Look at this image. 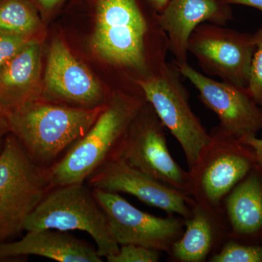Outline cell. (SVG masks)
Segmentation results:
<instances>
[{
    "label": "cell",
    "instance_id": "6da1fadb",
    "mask_svg": "<svg viewBox=\"0 0 262 262\" xmlns=\"http://www.w3.org/2000/svg\"><path fill=\"white\" fill-rule=\"evenodd\" d=\"M92 44L108 63L136 74L138 82L168 63L166 34L158 18H146L138 0H97Z\"/></svg>",
    "mask_w": 262,
    "mask_h": 262
},
{
    "label": "cell",
    "instance_id": "7a4b0ae2",
    "mask_svg": "<svg viewBox=\"0 0 262 262\" xmlns=\"http://www.w3.org/2000/svg\"><path fill=\"white\" fill-rule=\"evenodd\" d=\"M146 102L142 91L114 96L87 134L46 169L50 189L84 183L103 165L119 159L131 123Z\"/></svg>",
    "mask_w": 262,
    "mask_h": 262
},
{
    "label": "cell",
    "instance_id": "3957f363",
    "mask_svg": "<svg viewBox=\"0 0 262 262\" xmlns=\"http://www.w3.org/2000/svg\"><path fill=\"white\" fill-rule=\"evenodd\" d=\"M105 104L83 108L34 101L5 117L29 158L47 169L87 134Z\"/></svg>",
    "mask_w": 262,
    "mask_h": 262
},
{
    "label": "cell",
    "instance_id": "277c9868",
    "mask_svg": "<svg viewBox=\"0 0 262 262\" xmlns=\"http://www.w3.org/2000/svg\"><path fill=\"white\" fill-rule=\"evenodd\" d=\"M189 169L187 195L220 215L226 196L256 165L253 150L218 126Z\"/></svg>",
    "mask_w": 262,
    "mask_h": 262
},
{
    "label": "cell",
    "instance_id": "5b68a950",
    "mask_svg": "<svg viewBox=\"0 0 262 262\" xmlns=\"http://www.w3.org/2000/svg\"><path fill=\"white\" fill-rule=\"evenodd\" d=\"M44 229L86 232L94 239L101 257L116 254L120 249L92 188L84 183L48 191L24 225V230L27 231Z\"/></svg>",
    "mask_w": 262,
    "mask_h": 262
},
{
    "label": "cell",
    "instance_id": "8992f818",
    "mask_svg": "<svg viewBox=\"0 0 262 262\" xmlns=\"http://www.w3.org/2000/svg\"><path fill=\"white\" fill-rule=\"evenodd\" d=\"M49 190L46 169L29 158L14 136H8L0 151V244L24 230Z\"/></svg>",
    "mask_w": 262,
    "mask_h": 262
},
{
    "label": "cell",
    "instance_id": "52a82bcc",
    "mask_svg": "<svg viewBox=\"0 0 262 262\" xmlns=\"http://www.w3.org/2000/svg\"><path fill=\"white\" fill-rule=\"evenodd\" d=\"M175 65L167 63L137 84L160 121L182 146L188 168H192L210 139L209 132L189 104V94Z\"/></svg>",
    "mask_w": 262,
    "mask_h": 262
},
{
    "label": "cell",
    "instance_id": "ba28073f",
    "mask_svg": "<svg viewBox=\"0 0 262 262\" xmlns=\"http://www.w3.org/2000/svg\"><path fill=\"white\" fill-rule=\"evenodd\" d=\"M255 48L253 34L211 23L200 24L188 43V52L206 75L245 89Z\"/></svg>",
    "mask_w": 262,
    "mask_h": 262
},
{
    "label": "cell",
    "instance_id": "9c48e42d",
    "mask_svg": "<svg viewBox=\"0 0 262 262\" xmlns=\"http://www.w3.org/2000/svg\"><path fill=\"white\" fill-rule=\"evenodd\" d=\"M165 129L154 108L146 101L131 123L119 159L187 194L189 172L184 170L170 155Z\"/></svg>",
    "mask_w": 262,
    "mask_h": 262
},
{
    "label": "cell",
    "instance_id": "30bf717a",
    "mask_svg": "<svg viewBox=\"0 0 262 262\" xmlns=\"http://www.w3.org/2000/svg\"><path fill=\"white\" fill-rule=\"evenodd\" d=\"M92 189L120 246L138 245L168 255L174 243L184 232L185 221L178 215L155 216L132 206L119 193Z\"/></svg>",
    "mask_w": 262,
    "mask_h": 262
},
{
    "label": "cell",
    "instance_id": "8fae6325",
    "mask_svg": "<svg viewBox=\"0 0 262 262\" xmlns=\"http://www.w3.org/2000/svg\"><path fill=\"white\" fill-rule=\"evenodd\" d=\"M176 67L199 92L201 102L218 117L221 130L238 139L256 136L262 130V108L245 88L215 80L189 63Z\"/></svg>",
    "mask_w": 262,
    "mask_h": 262
},
{
    "label": "cell",
    "instance_id": "7c38bea8",
    "mask_svg": "<svg viewBox=\"0 0 262 262\" xmlns=\"http://www.w3.org/2000/svg\"><path fill=\"white\" fill-rule=\"evenodd\" d=\"M85 182L92 189L130 194L168 215H178L184 220L191 215L194 203L190 196L151 178L120 158L103 165Z\"/></svg>",
    "mask_w": 262,
    "mask_h": 262
},
{
    "label": "cell",
    "instance_id": "4fadbf2b",
    "mask_svg": "<svg viewBox=\"0 0 262 262\" xmlns=\"http://www.w3.org/2000/svg\"><path fill=\"white\" fill-rule=\"evenodd\" d=\"M233 20L230 5L222 0H169L158 14V23L166 34L173 64L188 63V43L194 29L203 23L225 26Z\"/></svg>",
    "mask_w": 262,
    "mask_h": 262
},
{
    "label": "cell",
    "instance_id": "5bb4252c",
    "mask_svg": "<svg viewBox=\"0 0 262 262\" xmlns=\"http://www.w3.org/2000/svg\"><path fill=\"white\" fill-rule=\"evenodd\" d=\"M227 239L262 242V167L256 164L226 196L220 210Z\"/></svg>",
    "mask_w": 262,
    "mask_h": 262
},
{
    "label": "cell",
    "instance_id": "9a60e30c",
    "mask_svg": "<svg viewBox=\"0 0 262 262\" xmlns=\"http://www.w3.org/2000/svg\"><path fill=\"white\" fill-rule=\"evenodd\" d=\"M45 79L48 91L55 97L86 108L103 106L101 84L59 39L52 44Z\"/></svg>",
    "mask_w": 262,
    "mask_h": 262
},
{
    "label": "cell",
    "instance_id": "2e32d148",
    "mask_svg": "<svg viewBox=\"0 0 262 262\" xmlns=\"http://www.w3.org/2000/svg\"><path fill=\"white\" fill-rule=\"evenodd\" d=\"M27 232L18 241L0 244V261L39 256L60 262L103 261L96 248L67 232L51 229Z\"/></svg>",
    "mask_w": 262,
    "mask_h": 262
},
{
    "label": "cell",
    "instance_id": "e0dca14e",
    "mask_svg": "<svg viewBox=\"0 0 262 262\" xmlns=\"http://www.w3.org/2000/svg\"><path fill=\"white\" fill-rule=\"evenodd\" d=\"M185 227L169 253L173 262H206L227 241L220 215L194 202Z\"/></svg>",
    "mask_w": 262,
    "mask_h": 262
},
{
    "label": "cell",
    "instance_id": "ac0fdd59",
    "mask_svg": "<svg viewBox=\"0 0 262 262\" xmlns=\"http://www.w3.org/2000/svg\"><path fill=\"white\" fill-rule=\"evenodd\" d=\"M37 26L35 13L23 0H5L0 5V32L27 37Z\"/></svg>",
    "mask_w": 262,
    "mask_h": 262
},
{
    "label": "cell",
    "instance_id": "d6986e66",
    "mask_svg": "<svg viewBox=\"0 0 262 262\" xmlns=\"http://www.w3.org/2000/svg\"><path fill=\"white\" fill-rule=\"evenodd\" d=\"M209 262H262V242L245 244L227 239Z\"/></svg>",
    "mask_w": 262,
    "mask_h": 262
},
{
    "label": "cell",
    "instance_id": "ffe728a7",
    "mask_svg": "<svg viewBox=\"0 0 262 262\" xmlns=\"http://www.w3.org/2000/svg\"><path fill=\"white\" fill-rule=\"evenodd\" d=\"M255 48L247 87L248 94L262 108V27L253 34Z\"/></svg>",
    "mask_w": 262,
    "mask_h": 262
},
{
    "label": "cell",
    "instance_id": "44dd1931",
    "mask_svg": "<svg viewBox=\"0 0 262 262\" xmlns=\"http://www.w3.org/2000/svg\"><path fill=\"white\" fill-rule=\"evenodd\" d=\"M162 253L159 250L138 245H122L116 254L106 258L108 262H158Z\"/></svg>",
    "mask_w": 262,
    "mask_h": 262
},
{
    "label": "cell",
    "instance_id": "7402d4cb",
    "mask_svg": "<svg viewBox=\"0 0 262 262\" xmlns=\"http://www.w3.org/2000/svg\"><path fill=\"white\" fill-rule=\"evenodd\" d=\"M29 42L27 36L0 32V69Z\"/></svg>",
    "mask_w": 262,
    "mask_h": 262
},
{
    "label": "cell",
    "instance_id": "603a6c76",
    "mask_svg": "<svg viewBox=\"0 0 262 262\" xmlns=\"http://www.w3.org/2000/svg\"><path fill=\"white\" fill-rule=\"evenodd\" d=\"M239 140L253 150L256 156V164L262 167V139H258L256 136L243 138Z\"/></svg>",
    "mask_w": 262,
    "mask_h": 262
},
{
    "label": "cell",
    "instance_id": "cb8c5ba5",
    "mask_svg": "<svg viewBox=\"0 0 262 262\" xmlns=\"http://www.w3.org/2000/svg\"><path fill=\"white\" fill-rule=\"evenodd\" d=\"M226 5H239L251 7L259 10L262 13V0H222Z\"/></svg>",
    "mask_w": 262,
    "mask_h": 262
},
{
    "label": "cell",
    "instance_id": "d4e9b609",
    "mask_svg": "<svg viewBox=\"0 0 262 262\" xmlns=\"http://www.w3.org/2000/svg\"><path fill=\"white\" fill-rule=\"evenodd\" d=\"M147 1L153 11L158 14L165 8L169 0H147Z\"/></svg>",
    "mask_w": 262,
    "mask_h": 262
},
{
    "label": "cell",
    "instance_id": "484cf974",
    "mask_svg": "<svg viewBox=\"0 0 262 262\" xmlns=\"http://www.w3.org/2000/svg\"><path fill=\"white\" fill-rule=\"evenodd\" d=\"M7 130H10V129L6 117L4 114L0 113V151L3 147V146H1L2 140H3V136L5 135V131Z\"/></svg>",
    "mask_w": 262,
    "mask_h": 262
},
{
    "label": "cell",
    "instance_id": "4316f807",
    "mask_svg": "<svg viewBox=\"0 0 262 262\" xmlns=\"http://www.w3.org/2000/svg\"><path fill=\"white\" fill-rule=\"evenodd\" d=\"M45 10H51L56 7L62 0H37Z\"/></svg>",
    "mask_w": 262,
    "mask_h": 262
}]
</instances>
